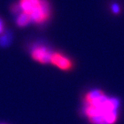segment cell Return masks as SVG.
<instances>
[{
    "label": "cell",
    "instance_id": "6da1fadb",
    "mask_svg": "<svg viewBox=\"0 0 124 124\" xmlns=\"http://www.w3.org/2000/svg\"><path fill=\"white\" fill-rule=\"evenodd\" d=\"M121 101L99 89L84 94L83 115L90 124H116L120 116Z\"/></svg>",
    "mask_w": 124,
    "mask_h": 124
},
{
    "label": "cell",
    "instance_id": "7a4b0ae2",
    "mask_svg": "<svg viewBox=\"0 0 124 124\" xmlns=\"http://www.w3.org/2000/svg\"><path fill=\"white\" fill-rule=\"evenodd\" d=\"M51 5L47 0H38L28 15L37 25L46 23L51 16Z\"/></svg>",
    "mask_w": 124,
    "mask_h": 124
},
{
    "label": "cell",
    "instance_id": "3957f363",
    "mask_svg": "<svg viewBox=\"0 0 124 124\" xmlns=\"http://www.w3.org/2000/svg\"><path fill=\"white\" fill-rule=\"evenodd\" d=\"M30 53L32 59L38 63L42 64L50 63L53 52L50 50L48 47H47L44 44H34L31 47Z\"/></svg>",
    "mask_w": 124,
    "mask_h": 124
},
{
    "label": "cell",
    "instance_id": "277c9868",
    "mask_svg": "<svg viewBox=\"0 0 124 124\" xmlns=\"http://www.w3.org/2000/svg\"><path fill=\"white\" fill-rule=\"evenodd\" d=\"M50 63L53 65L57 67L59 69H61L62 71L69 72L72 70L74 67L73 61H72V59L63 53H59V52L53 53Z\"/></svg>",
    "mask_w": 124,
    "mask_h": 124
},
{
    "label": "cell",
    "instance_id": "5b68a950",
    "mask_svg": "<svg viewBox=\"0 0 124 124\" xmlns=\"http://www.w3.org/2000/svg\"><path fill=\"white\" fill-rule=\"evenodd\" d=\"M31 22H32L31 18L28 13L21 11L20 13H19L17 15L16 19V23L18 27L24 28V27L28 26Z\"/></svg>",
    "mask_w": 124,
    "mask_h": 124
},
{
    "label": "cell",
    "instance_id": "8992f818",
    "mask_svg": "<svg viewBox=\"0 0 124 124\" xmlns=\"http://www.w3.org/2000/svg\"><path fill=\"white\" fill-rule=\"evenodd\" d=\"M12 36L10 32H3L0 35V46H7L11 41Z\"/></svg>",
    "mask_w": 124,
    "mask_h": 124
},
{
    "label": "cell",
    "instance_id": "52a82bcc",
    "mask_svg": "<svg viewBox=\"0 0 124 124\" xmlns=\"http://www.w3.org/2000/svg\"><path fill=\"white\" fill-rule=\"evenodd\" d=\"M11 11L13 14L15 15H18L19 13L21 12L20 7H19V3H13V5L11 7Z\"/></svg>",
    "mask_w": 124,
    "mask_h": 124
},
{
    "label": "cell",
    "instance_id": "ba28073f",
    "mask_svg": "<svg viewBox=\"0 0 124 124\" xmlns=\"http://www.w3.org/2000/svg\"><path fill=\"white\" fill-rule=\"evenodd\" d=\"M4 28H5V24L3 20L0 18V35L4 32Z\"/></svg>",
    "mask_w": 124,
    "mask_h": 124
}]
</instances>
